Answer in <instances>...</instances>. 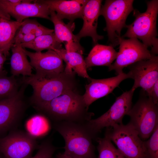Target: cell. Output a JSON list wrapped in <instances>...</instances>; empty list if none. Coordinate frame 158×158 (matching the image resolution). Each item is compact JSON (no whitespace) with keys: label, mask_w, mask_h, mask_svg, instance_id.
<instances>
[{"label":"cell","mask_w":158,"mask_h":158,"mask_svg":"<svg viewBox=\"0 0 158 158\" xmlns=\"http://www.w3.org/2000/svg\"><path fill=\"white\" fill-rule=\"evenodd\" d=\"M75 73L65 69L60 73L36 72L23 77L21 83L31 86L33 93L30 101L36 110L67 91L74 90L76 85Z\"/></svg>","instance_id":"cell-1"},{"label":"cell","mask_w":158,"mask_h":158,"mask_svg":"<svg viewBox=\"0 0 158 158\" xmlns=\"http://www.w3.org/2000/svg\"><path fill=\"white\" fill-rule=\"evenodd\" d=\"M83 95L69 90L37 110L54 122L67 121L84 123L94 114L88 111Z\"/></svg>","instance_id":"cell-2"},{"label":"cell","mask_w":158,"mask_h":158,"mask_svg":"<svg viewBox=\"0 0 158 158\" xmlns=\"http://www.w3.org/2000/svg\"><path fill=\"white\" fill-rule=\"evenodd\" d=\"M85 123L67 121L54 122V129L65 141L63 153L72 158H96L92 142L94 138Z\"/></svg>","instance_id":"cell-3"},{"label":"cell","mask_w":158,"mask_h":158,"mask_svg":"<svg viewBox=\"0 0 158 158\" xmlns=\"http://www.w3.org/2000/svg\"><path fill=\"white\" fill-rule=\"evenodd\" d=\"M145 12L141 13L134 9L133 15L135 17L130 24L126 25L127 30L123 38H135L141 40L148 47H150L151 53L154 55L158 53V39L156 23L158 13V1L152 0L146 2Z\"/></svg>","instance_id":"cell-4"},{"label":"cell","mask_w":158,"mask_h":158,"mask_svg":"<svg viewBox=\"0 0 158 158\" xmlns=\"http://www.w3.org/2000/svg\"><path fill=\"white\" fill-rule=\"evenodd\" d=\"M105 136L112 141L126 158H150L144 141L129 123L106 128Z\"/></svg>","instance_id":"cell-5"},{"label":"cell","mask_w":158,"mask_h":158,"mask_svg":"<svg viewBox=\"0 0 158 158\" xmlns=\"http://www.w3.org/2000/svg\"><path fill=\"white\" fill-rule=\"evenodd\" d=\"M127 115L129 123L137 132L143 140L150 138L158 126V106L142 90L138 100Z\"/></svg>","instance_id":"cell-6"},{"label":"cell","mask_w":158,"mask_h":158,"mask_svg":"<svg viewBox=\"0 0 158 158\" xmlns=\"http://www.w3.org/2000/svg\"><path fill=\"white\" fill-rule=\"evenodd\" d=\"M133 0H106L101 7L100 15L106 22L104 30L107 32L110 45L114 47L119 45L121 32L126 27V19L134 10Z\"/></svg>","instance_id":"cell-7"},{"label":"cell","mask_w":158,"mask_h":158,"mask_svg":"<svg viewBox=\"0 0 158 158\" xmlns=\"http://www.w3.org/2000/svg\"><path fill=\"white\" fill-rule=\"evenodd\" d=\"M134 91L131 89L123 92L116 98L109 109L95 119H90L85 123L88 131L93 138L105 128L122 123L124 116L132 107V100Z\"/></svg>","instance_id":"cell-8"},{"label":"cell","mask_w":158,"mask_h":158,"mask_svg":"<svg viewBox=\"0 0 158 158\" xmlns=\"http://www.w3.org/2000/svg\"><path fill=\"white\" fill-rule=\"evenodd\" d=\"M33 135L14 129L0 137V153L5 158H31L37 147Z\"/></svg>","instance_id":"cell-9"},{"label":"cell","mask_w":158,"mask_h":158,"mask_svg":"<svg viewBox=\"0 0 158 158\" xmlns=\"http://www.w3.org/2000/svg\"><path fill=\"white\" fill-rule=\"evenodd\" d=\"M28 85L21 83L15 95L0 101V137L15 129L21 119L26 107L24 92Z\"/></svg>","instance_id":"cell-10"},{"label":"cell","mask_w":158,"mask_h":158,"mask_svg":"<svg viewBox=\"0 0 158 158\" xmlns=\"http://www.w3.org/2000/svg\"><path fill=\"white\" fill-rule=\"evenodd\" d=\"M119 50L115 62L109 67V71H115L118 75L123 68L138 61L148 59L153 55L148 47L138 39H126L121 37L119 41Z\"/></svg>","instance_id":"cell-11"},{"label":"cell","mask_w":158,"mask_h":158,"mask_svg":"<svg viewBox=\"0 0 158 158\" xmlns=\"http://www.w3.org/2000/svg\"><path fill=\"white\" fill-rule=\"evenodd\" d=\"M128 66L129 71L127 73L129 78L134 80L131 89L134 91L140 87L147 93L158 80V56L156 55Z\"/></svg>","instance_id":"cell-12"},{"label":"cell","mask_w":158,"mask_h":158,"mask_svg":"<svg viewBox=\"0 0 158 158\" xmlns=\"http://www.w3.org/2000/svg\"><path fill=\"white\" fill-rule=\"evenodd\" d=\"M129 78L128 73L123 72L116 76L102 79H95L90 78V83L85 86V92L83 95L87 106L90 105L97 99L111 93L124 80Z\"/></svg>","instance_id":"cell-13"},{"label":"cell","mask_w":158,"mask_h":158,"mask_svg":"<svg viewBox=\"0 0 158 158\" xmlns=\"http://www.w3.org/2000/svg\"><path fill=\"white\" fill-rule=\"evenodd\" d=\"M0 9L20 23L32 17L50 20L49 9L40 0H23L22 3L13 6H0Z\"/></svg>","instance_id":"cell-14"},{"label":"cell","mask_w":158,"mask_h":158,"mask_svg":"<svg viewBox=\"0 0 158 158\" xmlns=\"http://www.w3.org/2000/svg\"><path fill=\"white\" fill-rule=\"evenodd\" d=\"M102 2L101 0H88L84 6L82 17L83 26L79 32L75 35L78 41L83 37H90L96 44L99 40L104 38L103 36L98 35L97 32Z\"/></svg>","instance_id":"cell-15"},{"label":"cell","mask_w":158,"mask_h":158,"mask_svg":"<svg viewBox=\"0 0 158 158\" xmlns=\"http://www.w3.org/2000/svg\"><path fill=\"white\" fill-rule=\"evenodd\" d=\"M26 55L30 59V63L36 72L60 73L64 69L63 60L52 50L45 52H32L24 48Z\"/></svg>","instance_id":"cell-16"},{"label":"cell","mask_w":158,"mask_h":158,"mask_svg":"<svg viewBox=\"0 0 158 158\" xmlns=\"http://www.w3.org/2000/svg\"><path fill=\"white\" fill-rule=\"evenodd\" d=\"M50 20L54 28V32L57 40L61 43L65 42V49L68 52H79L83 53L84 49L73 33L75 25L73 21L67 24L57 15L56 12L50 10Z\"/></svg>","instance_id":"cell-17"},{"label":"cell","mask_w":158,"mask_h":158,"mask_svg":"<svg viewBox=\"0 0 158 158\" xmlns=\"http://www.w3.org/2000/svg\"><path fill=\"white\" fill-rule=\"evenodd\" d=\"M88 0H42L49 10L54 11L61 19L66 18L73 21L82 18L83 8Z\"/></svg>","instance_id":"cell-18"},{"label":"cell","mask_w":158,"mask_h":158,"mask_svg":"<svg viewBox=\"0 0 158 158\" xmlns=\"http://www.w3.org/2000/svg\"><path fill=\"white\" fill-rule=\"evenodd\" d=\"M117 54L114 47L96 44L85 59L87 68L96 66L109 67Z\"/></svg>","instance_id":"cell-19"},{"label":"cell","mask_w":158,"mask_h":158,"mask_svg":"<svg viewBox=\"0 0 158 158\" xmlns=\"http://www.w3.org/2000/svg\"><path fill=\"white\" fill-rule=\"evenodd\" d=\"M11 49L12 55L10 59L11 72L15 77L21 75L23 77L32 75V69L23 48L20 44L13 45Z\"/></svg>","instance_id":"cell-20"},{"label":"cell","mask_w":158,"mask_h":158,"mask_svg":"<svg viewBox=\"0 0 158 158\" xmlns=\"http://www.w3.org/2000/svg\"><path fill=\"white\" fill-rule=\"evenodd\" d=\"M23 23L16 21L0 18V50L6 57L13 45L17 30Z\"/></svg>","instance_id":"cell-21"},{"label":"cell","mask_w":158,"mask_h":158,"mask_svg":"<svg viewBox=\"0 0 158 158\" xmlns=\"http://www.w3.org/2000/svg\"><path fill=\"white\" fill-rule=\"evenodd\" d=\"M66 63L65 68L74 71L78 75L88 79L87 68L83 53L79 52H68L62 48L54 50Z\"/></svg>","instance_id":"cell-22"},{"label":"cell","mask_w":158,"mask_h":158,"mask_svg":"<svg viewBox=\"0 0 158 158\" xmlns=\"http://www.w3.org/2000/svg\"><path fill=\"white\" fill-rule=\"evenodd\" d=\"M23 48H28L41 52L43 50H54L62 48L61 43L56 39L54 32L40 35L28 42L20 44Z\"/></svg>","instance_id":"cell-23"},{"label":"cell","mask_w":158,"mask_h":158,"mask_svg":"<svg viewBox=\"0 0 158 158\" xmlns=\"http://www.w3.org/2000/svg\"><path fill=\"white\" fill-rule=\"evenodd\" d=\"M53 29L48 28L40 24L35 19L27 18L23 21V23L17 30L16 34H30L36 37L54 32Z\"/></svg>","instance_id":"cell-24"},{"label":"cell","mask_w":158,"mask_h":158,"mask_svg":"<svg viewBox=\"0 0 158 158\" xmlns=\"http://www.w3.org/2000/svg\"><path fill=\"white\" fill-rule=\"evenodd\" d=\"M21 83L15 77H0V101L11 97L18 92Z\"/></svg>","instance_id":"cell-25"},{"label":"cell","mask_w":158,"mask_h":158,"mask_svg":"<svg viewBox=\"0 0 158 158\" xmlns=\"http://www.w3.org/2000/svg\"><path fill=\"white\" fill-rule=\"evenodd\" d=\"M96 139L98 143V158H126L107 137L97 138Z\"/></svg>","instance_id":"cell-26"},{"label":"cell","mask_w":158,"mask_h":158,"mask_svg":"<svg viewBox=\"0 0 158 158\" xmlns=\"http://www.w3.org/2000/svg\"><path fill=\"white\" fill-rule=\"evenodd\" d=\"M57 148L53 145L51 138H48L41 144L36 154L31 158H51Z\"/></svg>","instance_id":"cell-27"},{"label":"cell","mask_w":158,"mask_h":158,"mask_svg":"<svg viewBox=\"0 0 158 158\" xmlns=\"http://www.w3.org/2000/svg\"><path fill=\"white\" fill-rule=\"evenodd\" d=\"M150 138L144 141L145 147L150 158H158V126Z\"/></svg>","instance_id":"cell-28"},{"label":"cell","mask_w":158,"mask_h":158,"mask_svg":"<svg viewBox=\"0 0 158 158\" xmlns=\"http://www.w3.org/2000/svg\"><path fill=\"white\" fill-rule=\"evenodd\" d=\"M146 93L155 104L158 105V80L156 82L150 91Z\"/></svg>","instance_id":"cell-29"},{"label":"cell","mask_w":158,"mask_h":158,"mask_svg":"<svg viewBox=\"0 0 158 158\" xmlns=\"http://www.w3.org/2000/svg\"><path fill=\"white\" fill-rule=\"evenodd\" d=\"M6 57L0 50V77L7 75V72L3 67L4 63L6 60Z\"/></svg>","instance_id":"cell-30"},{"label":"cell","mask_w":158,"mask_h":158,"mask_svg":"<svg viewBox=\"0 0 158 158\" xmlns=\"http://www.w3.org/2000/svg\"><path fill=\"white\" fill-rule=\"evenodd\" d=\"M1 18L8 20H11V16L0 9V18Z\"/></svg>","instance_id":"cell-31"},{"label":"cell","mask_w":158,"mask_h":158,"mask_svg":"<svg viewBox=\"0 0 158 158\" xmlns=\"http://www.w3.org/2000/svg\"><path fill=\"white\" fill-rule=\"evenodd\" d=\"M56 158H72L69 156H68L63 153H59L56 155Z\"/></svg>","instance_id":"cell-32"},{"label":"cell","mask_w":158,"mask_h":158,"mask_svg":"<svg viewBox=\"0 0 158 158\" xmlns=\"http://www.w3.org/2000/svg\"><path fill=\"white\" fill-rule=\"evenodd\" d=\"M0 158H5L4 156L0 153Z\"/></svg>","instance_id":"cell-33"}]
</instances>
